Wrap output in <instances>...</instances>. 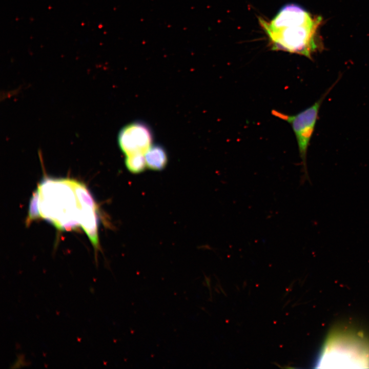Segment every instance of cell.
Returning <instances> with one entry per match:
<instances>
[{
	"label": "cell",
	"mask_w": 369,
	"mask_h": 369,
	"mask_svg": "<svg viewBox=\"0 0 369 369\" xmlns=\"http://www.w3.org/2000/svg\"><path fill=\"white\" fill-rule=\"evenodd\" d=\"M125 165L130 172L135 174L142 172L147 167L145 155L141 153L127 155Z\"/></svg>",
	"instance_id": "52a82bcc"
},
{
	"label": "cell",
	"mask_w": 369,
	"mask_h": 369,
	"mask_svg": "<svg viewBox=\"0 0 369 369\" xmlns=\"http://www.w3.org/2000/svg\"><path fill=\"white\" fill-rule=\"evenodd\" d=\"M319 368H369V340L347 327L332 331L316 363Z\"/></svg>",
	"instance_id": "3957f363"
},
{
	"label": "cell",
	"mask_w": 369,
	"mask_h": 369,
	"mask_svg": "<svg viewBox=\"0 0 369 369\" xmlns=\"http://www.w3.org/2000/svg\"><path fill=\"white\" fill-rule=\"evenodd\" d=\"M74 180L46 179L38 187V208L41 217L60 230L80 225L84 208L75 193Z\"/></svg>",
	"instance_id": "7a4b0ae2"
},
{
	"label": "cell",
	"mask_w": 369,
	"mask_h": 369,
	"mask_svg": "<svg viewBox=\"0 0 369 369\" xmlns=\"http://www.w3.org/2000/svg\"><path fill=\"white\" fill-rule=\"evenodd\" d=\"M39 192L37 190L33 194L29 204L28 216L26 220L27 225L33 220L40 218V214L38 208Z\"/></svg>",
	"instance_id": "ba28073f"
},
{
	"label": "cell",
	"mask_w": 369,
	"mask_h": 369,
	"mask_svg": "<svg viewBox=\"0 0 369 369\" xmlns=\"http://www.w3.org/2000/svg\"><path fill=\"white\" fill-rule=\"evenodd\" d=\"M153 133L146 123L137 121L124 127L119 131L118 142L120 149L127 155L147 152L152 146Z\"/></svg>",
	"instance_id": "5b68a950"
},
{
	"label": "cell",
	"mask_w": 369,
	"mask_h": 369,
	"mask_svg": "<svg viewBox=\"0 0 369 369\" xmlns=\"http://www.w3.org/2000/svg\"><path fill=\"white\" fill-rule=\"evenodd\" d=\"M338 80L313 105L296 114H287L276 110L271 111L273 115L289 124L294 133L302 166V175L300 179L301 184H303L306 181L310 182L306 160L308 148L315 129L319 111L322 102L336 84Z\"/></svg>",
	"instance_id": "277c9868"
},
{
	"label": "cell",
	"mask_w": 369,
	"mask_h": 369,
	"mask_svg": "<svg viewBox=\"0 0 369 369\" xmlns=\"http://www.w3.org/2000/svg\"><path fill=\"white\" fill-rule=\"evenodd\" d=\"M259 20L273 50L298 54L312 59V55L322 49L318 35L321 17L313 16L298 5L284 6L269 22L262 18Z\"/></svg>",
	"instance_id": "6da1fadb"
},
{
	"label": "cell",
	"mask_w": 369,
	"mask_h": 369,
	"mask_svg": "<svg viewBox=\"0 0 369 369\" xmlns=\"http://www.w3.org/2000/svg\"><path fill=\"white\" fill-rule=\"evenodd\" d=\"M144 155L147 167L151 170L160 171L167 165V153L165 149L160 145H152Z\"/></svg>",
	"instance_id": "8992f818"
}]
</instances>
